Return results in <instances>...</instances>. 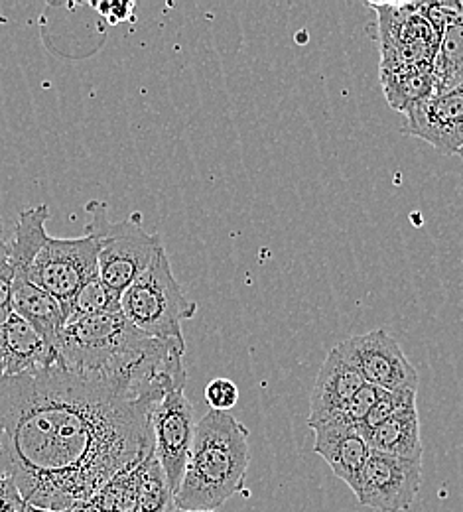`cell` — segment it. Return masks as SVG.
<instances>
[{
	"label": "cell",
	"instance_id": "6da1fadb",
	"mask_svg": "<svg viewBox=\"0 0 463 512\" xmlns=\"http://www.w3.org/2000/svg\"><path fill=\"white\" fill-rule=\"evenodd\" d=\"M160 398L54 365L0 379V477L26 505L67 512L89 503L119 471L154 451Z\"/></svg>",
	"mask_w": 463,
	"mask_h": 512
},
{
	"label": "cell",
	"instance_id": "7a4b0ae2",
	"mask_svg": "<svg viewBox=\"0 0 463 512\" xmlns=\"http://www.w3.org/2000/svg\"><path fill=\"white\" fill-rule=\"evenodd\" d=\"M184 353L186 341L152 339L123 312H111L67 323L56 345V365L142 400L186 388Z\"/></svg>",
	"mask_w": 463,
	"mask_h": 512
},
{
	"label": "cell",
	"instance_id": "3957f363",
	"mask_svg": "<svg viewBox=\"0 0 463 512\" xmlns=\"http://www.w3.org/2000/svg\"><path fill=\"white\" fill-rule=\"evenodd\" d=\"M249 430L229 412L209 410L198 424L194 446L174 499L182 511H219L247 479Z\"/></svg>",
	"mask_w": 463,
	"mask_h": 512
},
{
	"label": "cell",
	"instance_id": "277c9868",
	"mask_svg": "<svg viewBox=\"0 0 463 512\" xmlns=\"http://www.w3.org/2000/svg\"><path fill=\"white\" fill-rule=\"evenodd\" d=\"M119 302L123 316L138 331L162 341H186L182 325L198 312V304L184 294L176 280L164 249L121 294Z\"/></svg>",
	"mask_w": 463,
	"mask_h": 512
},
{
	"label": "cell",
	"instance_id": "5b68a950",
	"mask_svg": "<svg viewBox=\"0 0 463 512\" xmlns=\"http://www.w3.org/2000/svg\"><path fill=\"white\" fill-rule=\"evenodd\" d=\"M87 213L89 223L85 233L97 241L99 276L105 286L121 298L164 249L162 239L158 233H146L138 215L125 221H109L103 201H89Z\"/></svg>",
	"mask_w": 463,
	"mask_h": 512
},
{
	"label": "cell",
	"instance_id": "8992f818",
	"mask_svg": "<svg viewBox=\"0 0 463 512\" xmlns=\"http://www.w3.org/2000/svg\"><path fill=\"white\" fill-rule=\"evenodd\" d=\"M95 274H99L97 241L85 233L79 239L50 237L22 280L48 292L66 312L73 296Z\"/></svg>",
	"mask_w": 463,
	"mask_h": 512
},
{
	"label": "cell",
	"instance_id": "52a82bcc",
	"mask_svg": "<svg viewBox=\"0 0 463 512\" xmlns=\"http://www.w3.org/2000/svg\"><path fill=\"white\" fill-rule=\"evenodd\" d=\"M335 349L365 383L387 392H418V371L404 355L397 337L389 331L373 329L363 335H353L337 343Z\"/></svg>",
	"mask_w": 463,
	"mask_h": 512
},
{
	"label": "cell",
	"instance_id": "ba28073f",
	"mask_svg": "<svg viewBox=\"0 0 463 512\" xmlns=\"http://www.w3.org/2000/svg\"><path fill=\"white\" fill-rule=\"evenodd\" d=\"M152 434L154 455L176 499L196 436L194 404L186 396V388L168 390L154 406Z\"/></svg>",
	"mask_w": 463,
	"mask_h": 512
},
{
	"label": "cell",
	"instance_id": "9c48e42d",
	"mask_svg": "<svg viewBox=\"0 0 463 512\" xmlns=\"http://www.w3.org/2000/svg\"><path fill=\"white\" fill-rule=\"evenodd\" d=\"M379 12L381 67L432 62L440 34L418 12V4H371Z\"/></svg>",
	"mask_w": 463,
	"mask_h": 512
},
{
	"label": "cell",
	"instance_id": "30bf717a",
	"mask_svg": "<svg viewBox=\"0 0 463 512\" xmlns=\"http://www.w3.org/2000/svg\"><path fill=\"white\" fill-rule=\"evenodd\" d=\"M422 485V459H402L371 449L363 469L357 501L383 512L408 511Z\"/></svg>",
	"mask_w": 463,
	"mask_h": 512
},
{
	"label": "cell",
	"instance_id": "8fae6325",
	"mask_svg": "<svg viewBox=\"0 0 463 512\" xmlns=\"http://www.w3.org/2000/svg\"><path fill=\"white\" fill-rule=\"evenodd\" d=\"M404 115V134L422 138L446 156L458 154L463 146V81L414 103Z\"/></svg>",
	"mask_w": 463,
	"mask_h": 512
},
{
	"label": "cell",
	"instance_id": "7c38bea8",
	"mask_svg": "<svg viewBox=\"0 0 463 512\" xmlns=\"http://www.w3.org/2000/svg\"><path fill=\"white\" fill-rule=\"evenodd\" d=\"M316 440L314 451L328 463L335 477H339L357 497L363 469L371 457V446L359 426L331 420L310 426Z\"/></svg>",
	"mask_w": 463,
	"mask_h": 512
},
{
	"label": "cell",
	"instance_id": "4fadbf2b",
	"mask_svg": "<svg viewBox=\"0 0 463 512\" xmlns=\"http://www.w3.org/2000/svg\"><path fill=\"white\" fill-rule=\"evenodd\" d=\"M361 375L351 369L339 351L333 347L326 361L322 363V369L318 373V379L314 384L312 396H310V418L308 426L324 424L335 420L343 414L351 398L365 386Z\"/></svg>",
	"mask_w": 463,
	"mask_h": 512
},
{
	"label": "cell",
	"instance_id": "5bb4252c",
	"mask_svg": "<svg viewBox=\"0 0 463 512\" xmlns=\"http://www.w3.org/2000/svg\"><path fill=\"white\" fill-rule=\"evenodd\" d=\"M0 349L4 357V377L34 373L56 365V353L28 321L14 312L0 323Z\"/></svg>",
	"mask_w": 463,
	"mask_h": 512
},
{
	"label": "cell",
	"instance_id": "9a60e30c",
	"mask_svg": "<svg viewBox=\"0 0 463 512\" xmlns=\"http://www.w3.org/2000/svg\"><path fill=\"white\" fill-rule=\"evenodd\" d=\"M12 312L28 321L56 353L60 333L66 327L62 306L56 298L28 280H12Z\"/></svg>",
	"mask_w": 463,
	"mask_h": 512
},
{
	"label": "cell",
	"instance_id": "2e32d148",
	"mask_svg": "<svg viewBox=\"0 0 463 512\" xmlns=\"http://www.w3.org/2000/svg\"><path fill=\"white\" fill-rule=\"evenodd\" d=\"M48 217H50V209L44 203L20 211L14 227V235L8 243L14 280H22L28 276V270L32 268L36 256L50 239V235L46 233Z\"/></svg>",
	"mask_w": 463,
	"mask_h": 512
},
{
	"label": "cell",
	"instance_id": "e0dca14e",
	"mask_svg": "<svg viewBox=\"0 0 463 512\" xmlns=\"http://www.w3.org/2000/svg\"><path fill=\"white\" fill-rule=\"evenodd\" d=\"M381 85L389 105L406 113L414 103L434 93L432 62L381 67Z\"/></svg>",
	"mask_w": 463,
	"mask_h": 512
},
{
	"label": "cell",
	"instance_id": "ac0fdd59",
	"mask_svg": "<svg viewBox=\"0 0 463 512\" xmlns=\"http://www.w3.org/2000/svg\"><path fill=\"white\" fill-rule=\"evenodd\" d=\"M367 442L373 451L395 455L402 459H422L424 446L420 436L418 408H406L389 418L385 424L367 434Z\"/></svg>",
	"mask_w": 463,
	"mask_h": 512
},
{
	"label": "cell",
	"instance_id": "d6986e66",
	"mask_svg": "<svg viewBox=\"0 0 463 512\" xmlns=\"http://www.w3.org/2000/svg\"><path fill=\"white\" fill-rule=\"evenodd\" d=\"M434 93L448 91L463 81V22L444 30L432 60Z\"/></svg>",
	"mask_w": 463,
	"mask_h": 512
},
{
	"label": "cell",
	"instance_id": "ffe728a7",
	"mask_svg": "<svg viewBox=\"0 0 463 512\" xmlns=\"http://www.w3.org/2000/svg\"><path fill=\"white\" fill-rule=\"evenodd\" d=\"M142 463L144 459L119 471L89 503L99 512H138Z\"/></svg>",
	"mask_w": 463,
	"mask_h": 512
},
{
	"label": "cell",
	"instance_id": "44dd1931",
	"mask_svg": "<svg viewBox=\"0 0 463 512\" xmlns=\"http://www.w3.org/2000/svg\"><path fill=\"white\" fill-rule=\"evenodd\" d=\"M111 312H121V302L119 296H115L105 282L101 280L99 274L91 276L81 290L73 296L69 306L64 312V318L67 323L83 320L89 316H99V314H111Z\"/></svg>",
	"mask_w": 463,
	"mask_h": 512
},
{
	"label": "cell",
	"instance_id": "7402d4cb",
	"mask_svg": "<svg viewBox=\"0 0 463 512\" xmlns=\"http://www.w3.org/2000/svg\"><path fill=\"white\" fill-rule=\"evenodd\" d=\"M174 493L166 481V475L154 455V451L142 463V477L138 487V512H170Z\"/></svg>",
	"mask_w": 463,
	"mask_h": 512
},
{
	"label": "cell",
	"instance_id": "603a6c76",
	"mask_svg": "<svg viewBox=\"0 0 463 512\" xmlns=\"http://www.w3.org/2000/svg\"><path fill=\"white\" fill-rule=\"evenodd\" d=\"M416 406V390H400V392H387L375 402V406L371 408V412L367 414V418L361 422V432L367 434L373 432L375 428H379L381 424H385L389 418H393L398 412Z\"/></svg>",
	"mask_w": 463,
	"mask_h": 512
},
{
	"label": "cell",
	"instance_id": "cb8c5ba5",
	"mask_svg": "<svg viewBox=\"0 0 463 512\" xmlns=\"http://www.w3.org/2000/svg\"><path fill=\"white\" fill-rule=\"evenodd\" d=\"M385 394L383 388L373 386V384H365L347 404V408L343 410V414L335 420L353 424V426H361V422L367 418V414L371 412V408L375 406V402ZM331 422V420H330Z\"/></svg>",
	"mask_w": 463,
	"mask_h": 512
},
{
	"label": "cell",
	"instance_id": "d4e9b609",
	"mask_svg": "<svg viewBox=\"0 0 463 512\" xmlns=\"http://www.w3.org/2000/svg\"><path fill=\"white\" fill-rule=\"evenodd\" d=\"M239 394H241L239 386L231 379H223V377H217L205 386V402L209 404L211 410H217V412H229L231 408H235L239 402Z\"/></svg>",
	"mask_w": 463,
	"mask_h": 512
},
{
	"label": "cell",
	"instance_id": "484cf974",
	"mask_svg": "<svg viewBox=\"0 0 463 512\" xmlns=\"http://www.w3.org/2000/svg\"><path fill=\"white\" fill-rule=\"evenodd\" d=\"M12 262H10V247L6 241L0 243V323L8 320L12 314Z\"/></svg>",
	"mask_w": 463,
	"mask_h": 512
},
{
	"label": "cell",
	"instance_id": "4316f807",
	"mask_svg": "<svg viewBox=\"0 0 463 512\" xmlns=\"http://www.w3.org/2000/svg\"><path fill=\"white\" fill-rule=\"evenodd\" d=\"M24 505L26 503L16 485L10 479L0 477V512H20Z\"/></svg>",
	"mask_w": 463,
	"mask_h": 512
},
{
	"label": "cell",
	"instance_id": "83f0119b",
	"mask_svg": "<svg viewBox=\"0 0 463 512\" xmlns=\"http://www.w3.org/2000/svg\"><path fill=\"white\" fill-rule=\"evenodd\" d=\"M101 10L103 16H107V20L111 24H119L127 18H131V10L134 8V4H119V2H113V4H99L97 6Z\"/></svg>",
	"mask_w": 463,
	"mask_h": 512
},
{
	"label": "cell",
	"instance_id": "f1b7e54d",
	"mask_svg": "<svg viewBox=\"0 0 463 512\" xmlns=\"http://www.w3.org/2000/svg\"><path fill=\"white\" fill-rule=\"evenodd\" d=\"M71 512H99L91 503H83V505H77L75 509H71Z\"/></svg>",
	"mask_w": 463,
	"mask_h": 512
},
{
	"label": "cell",
	"instance_id": "f546056e",
	"mask_svg": "<svg viewBox=\"0 0 463 512\" xmlns=\"http://www.w3.org/2000/svg\"><path fill=\"white\" fill-rule=\"evenodd\" d=\"M20 512H54V511H46V509H38V507H32V505H24L22 507V511ZM71 512V511H67Z\"/></svg>",
	"mask_w": 463,
	"mask_h": 512
},
{
	"label": "cell",
	"instance_id": "4dcf8cb0",
	"mask_svg": "<svg viewBox=\"0 0 463 512\" xmlns=\"http://www.w3.org/2000/svg\"><path fill=\"white\" fill-rule=\"evenodd\" d=\"M0 379H4V357H2V349H0Z\"/></svg>",
	"mask_w": 463,
	"mask_h": 512
},
{
	"label": "cell",
	"instance_id": "1f68e13d",
	"mask_svg": "<svg viewBox=\"0 0 463 512\" xmlns=\"http://www.w3.org/2000/svg\"><path fill=\"white\" fill-rule=\"evenodd\" d=\"M2 237H4V225H2V217H0V243L4 241Z\"/></svg>",
	"mask_w": 463,
	"mask_h": 512
},
{
	"label": "cell",
	"instance_id": "d6a6232c",
	"mask_svg": "<svg viewBox=\"0 0 463 512\" xmlns=\"http://www.w3.org/2000/svg\"><path fill=\"white\" fill-rule=\"evenodd\" d=\"M178 512H219V511H182V509H178Z\"/></svg>",
	"mask_w": 463,
	"mask_h": 512
},
{
	"label": "cell",
	"instance_id": "836d02e7",
	"mask_svg": "<svg viewBox=\"0 0 463 512\" xmlns=\"http://www.w3.org/2000/svg\"><path fill=\"white\" fill-rule=\"evenodd\" d=\"M458 156H460V158H462V162H463V146H462V148H460V150H458Z\"/></svg>",
	"mask_w": 463,
	"mask_h": 512
},
{
	"label": "cell",
	"instance_id": "e575fe53",
	"mask_svg": "<svg viewBox=\"0 0 463 512\" xmlns=\"http://www.w3.org/2000/svg\"><path fill=\"white\" fill-rule=\"evenodd\" d=\"M460 4H462V8H463V0H462V2H460Z\"/></svg>",
	"mask_w": 463,
	"mask_h": 512
}]
</instances>
